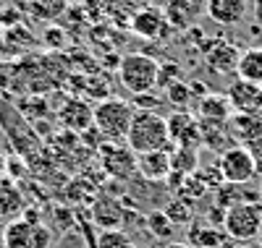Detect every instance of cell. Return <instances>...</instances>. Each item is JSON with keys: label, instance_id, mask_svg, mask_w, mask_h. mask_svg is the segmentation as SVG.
<instances>
[{"label": "cell", "instance_id": "obj_1", "mask_svg": "<svg viewBox=\"0 0 262 248\" xmlns=\"http://www.w3.org/2000/svg\"><path fill=\"white\" fill-rule=\"evenodd\" d=\"M126 144L134 154H144V152H170L173 141L168 133V120L155 110H137L134 120H131Z\"/></svg>", "mask_w": 262, "mask_h": 248}, {"label": "cell", "instance_id": "obj_2", "mask_svg": "<svg viewBox=\"0 0 262 248\" xmlns=\"http://www.w3.org/2000/svg\"><path fill=\"white\" fill-rule=\"evenodd\" d=\"M160 63L147 53H128L118 63V81L131 94H147L158 86Z\"/></svg>", "mask_w": 262, "mask_h": 248}, {"label": "cell", "instance_id": "obj_3", "mask_svg": "<svg viewBox=\"0 0 262 248\" xmlns=\"http://www.w3.org/2000/svg\"><path fill=\"white\" fill-rule=\"evenodd\" d=\"M137 107L118 100V97H105L95 105V128L100 131V136L107 141H121L128 136L131 120H134Z\"/></svg>", "mask_w": 262, "mask_h": 248}, {"label": "cell", "instance_id": "obj_4", "mask_svg": "<svg viewBox=\"0 0 262 248\" xmlns=\"http://www.w3.org/2000/svg\"><path fill=\"white\" fill-rule=\"evenodd\" d=\"M223 230L236 243H249L262 230V204L259 201H238L226 209Z\"/></svg>", "mask_w": 262, "mask_h": 248}, {"label": "cell", "instance_id": "obj_5", "mask_svg": "<svg viewBox=\"0 0 262 248\" xmlns=\"http://www.w3.org/2000/svg\"><path fill=\"white\" fill-rule=\"evenodd\" d=\"M3 245L6 248H50L53 245V230L48 225H39L27 217H16L3 230Z\"/></svg>", "mask_w": 262, "mask_h": 248}, {"label": "cell", "instance_id": "obj_6", "mask_svg": "<svg viewBox=\"0 0 262 248\" xmlns=\"http://www.w3.org/2000/svg\"><path fill=\"white\" fill-rule=\"evenodd\" d=\"M217 167L223 172L226 183H236V186H247L249 180L257 178V167L252 160V152L242 144H236L231 149H226L217 160Z\"/></svg>", "mask_w": 262, "mask_h": 248}, {"label": "cell", "instance_id": "obj_7", "mask_svg": "<svg viewBox=\"0 0 262 248\" xmlns=\"http://www.w3.org/2000/svg\"><path fill=\"white\" fill-rule=\"evenodd\" d=\"M165 120H168V133H170L173 146H189V149H196V146L202 144V128H200V120H196L191 112L179 110V112H173V115H168Z\"/></svg>", "mask_w": 262, "mask_h": 248}, {"label": "cell", "instance_id": "obj_8", "mask_svg": "<svg viewBox=\"0 0 262 248\" xmlns=\"http://www.w3.org/2000/svg\"><path fill=\"white\" fill-rule=\"evenodd\" d=\"M238 60H242V50L236 47L233 42H226V39H215L207 44L205 50V63L207 68L217 76H231L238 71Z\"/></svg>", "mask_w": 262, "mask_h": 248}, {"label": "cell", "instance_id": "obj_9", "mask_svg": "<svg viewBox=\"0 0 262 248\" xmlns=\"http://www.w3.org/2000/svg\"><path fill=\"white\" fill-rule=\"evenodd\" d=\"M100 162L113 178H128L137 170V154L128 149V144L123 149L121 141H107L100 146Z\"/></svg>", "mask_w": 262, "mask_h": 248}, {"label": "cell", "instance_id": "obj_10", "mask_svg": "<svg viewBox=\"0 0 262 248\" xmlns=\"http://www.w3.org/2000/svg\"><path fill=\"white\" fill-rule=\"evenodd\" d=\"M233 112H262V86L252 84V81H244V79H236L228 92H226Z\"/></svg>", "mask_w": 262, "mask_h": 248}, {"label": "cell", "instance_id": "obj_11", "mask_svg": "<svg viewBox=\"0 0 262 248\" xmlns=\"http://www.w3.org/2000/svg\"><path fill=\"white\" fill-rule=\"evenodd\" d=\"M137 172L149 183H165L170 178V152H144L137 154Z\"/></svg>", "mask_w": 262, "mask_h": 248}, {"label": "cell", "instance_id": "obj_12", "mask_svg": "<svg viewBox=\"0 0 262 248\" xmlns=\"http://www.w3.org/2000/svg\"><path fill=\"white\" fill-rule=\"evenodd\" d=\"M170 29L168 18L158 8H142L134 18H131V32L139 39H160Z\"/></svg>", "mask_w": 262, "mask_h": 248}, {"label": "cell", "instance_id": "obj_13", "mask_svg": "<svg viewBox=\"0 0 262 248\" xmlns=\"http://www.w3.org/2000/svg\"><path fill=\"white\" fill-rule=\"evenodd\" d=\"M228 128L233 141L249 146L262 139V115H257V112H233L228 118Z\"/></svg>", "mask_w": 262, "mask_h": 248}, {"label": "cell", "instance_id": "obj_14", "mask_svg": "<svg viewBox=\"0 0 262 248\" xmlns=\"http://www.w3.org/2000/svg\"><path fill=\"white\" fill-rule=\"evenodd\" d=\"M58 118H60V123L66 128H71L76 133H84V131H90L95 126V107L86 105L84 100H69L60 107Z\"/></svg>", "mask_w": 262, "mask_h": 248}, {"label": "cell", "instance_id": "obj_15", "mask_svg": "<svg viewBox=\"0 0 262 248\" xmlns=\"http://www.w3.org/2000/svg\"><path fill=\"white\" fill-rule=\"evenodd\" d=\"M226 230L221 228V225L215 222H200L194 219L189 228H186V243L191 248H217L226 243Z\"/></svg>", "mask_w": 262, "mask_h": 248}, {"label": "cell", "instance_id": "obj_16", "mask_svg": "<svg viewBox=\"0 0 262 248\" xmlns=\"http://www.w3.org/2000/svg\"><path fill=\"white\" fill-rule=\"evenodd\" d=\"M207 16L221 27H236L247 16V0H207Z\"/></svg>", "mask_w": 262, "mask_h": 248}, {"label": "cell", "instance_id": "obj_17", "mask_svg": "<svg viewBox=\"0 0 262 248\" xmlns=\"http://www.w3.org/2000/svg\"><path fill=\"white\" fill-rule=\"evenodd\" d=\"M165 18L170 29H189L194 18L200 16V6L196 0H165Z\"/></svg>", "mask_w": 262, "mask_h": 248}, {"label": "cell", "instance_id": "obj_18", "mask_svg": "<svg viewBox=\"0 0 262 248\" xmlns=\"http://www.w3.org/2000/svg\"><path fill=\"white\" fill-rule=\"evenodd\" d=\"M24 212V196H21L16 180L11 178H0V214L3 219H16Z\"/></svg>", "mask_w": 262, "mask_h": 248}, {"label": "cell", "instance_id": "obj_19", "mask_svg": "<svg viewBox=\"0 0 262 248\" xmlns=\"http://www.w3.org/2000/svg\"><path fill=\"white\" fill-rule=\"evenodd\" d=\"M238 79L252 81L257 86H262V47H249L242 53V60H238Z\"/></svg>", "mask_w": 262, "mask_h": 248}, {"label": "cell", "instance_id": "obj_20", "mask_svg": "<svg viewBox=\"0 0 262 248\" xmlns=\"http://www.w3.org/2000/svg\"><path fill=\"white\" fill-rule=\"evenodd\" d=\"M200 170V152L189 146H173L170 149V172L176 175H194Z\"/></svg>", "mask_w": 262, "mask_h": 248}, {"label": "cell", "instance_id": "obj_21", "mask_svg": "<svg viewBox=\"0 0 262 248\" xmlns=\"http://www.w3.org/2000/svg\"><path fill=\"white\" fill-rule=\"evenodd\" d=\"M231 112H233V107L226 94H205L200 102V115L205 120H228Z\"/></svg>", "mask_w": 262, "mask_h": 248}, {"label": "cell", "instance_id": "obj_22", "mask_svg": "<svg viewBox=\"0 0 262 248\" xmlns=\"http://www.w3.org/2000/svg\"><path fill=\"white\" fill-rule=\"evenodd\" d=\"M29 13L39 21H58L66 8H69V0H27Z\"/></svg>", "mask_w": 262, "mask_h": 248}, {"label": "cell", "instance_id": "obj_23", "mask_svg": "<svg viewBox=\"0 0 262 248\" xmlns=\"http://www.w3.org/2000/svg\"><path fill=\"white\" fill-rule=\"evenodd\" d=\"M165 214H168V219L176 225V228H189V225L194 222V209H191V201H186V199H181V196H173L168 204H165V209H163Z\"/></svg>", "mask_w": 262, "mask_h": 248}, {"label": "cell", "instance_id": "obj_24", "mask_svg": "<svg viewBox=\"0 0 262 248\" xmlns=\"http://www.w3.org/2000/svg\"><path fill=\"white\" fill-rule=\"evenodd\" d=\"M95 219L100 222L97 228H116V225H121L123 222V209H121V204H116L113 199H102V201H97V207H95Z\"/></svg>", "mask_w": 262, "mask_h": 248}, {"label": "cell", "instance_id": "obj_25", "mask_svg": "<svg viewBox=\"0 0 262 248\" xmlns=\"http://www.w3.org/2000/svg\"><path fill=\"white\" fill-rule=\"evenodd\" d=\"M144 228H147L149 235H155L158 240H168L173 235V230H176V225L168 219V214L163 209H155V212H149L144 217Z\"/></svg>", "mask_w": 262, "mask_h": 248}, {"label": "cell", "instance_id": "obj_26", "mask_svg": "<svg viewBox=\"0 0 262 248\" xmlns=\"http://www.w3.org/2000/svg\"><path fill=\"white\" fill-rule=\"evenodd\" d=\"M92 248H137V245L128 238V233H123L121 228H105L97 233Z\"/></svg>", "mask_w": 262, "mask_h": 248}, {"label": "cell", "instance_id": "obj_27", "mask_svg": "<svg viewBox=\"0 0 262 248\" xmlns=\"http://www.w3.org/2000/svg\"><path fill=\"white\" fill-rule=\"evenodd\" d=\"M165 97H168V102H173V105H189V100H194V92H191V86L189 84H184V79L181 81H176V84H170L168 89H165Z\"/></svg>", "mask_w": 262, "mask_h": 248}, {"label": "cell", "instance_id": "obj_28", "mask_svg": "<svg viewBox=\"0 0 262 248\" xmlns=\"http://www.w3.org/2000/svg\"><path fill=\"white\" fill-rule=\"evenodd\" d=\"M181 81V68L176 63H170V65H160V79H158V86H170V84H176Z\"/></svg>", "mask_w": 262, "mask_h": 248}, {"label": "cell", "instance_id": "obj_29", "mask_svg": "<svg viewBox=\"0 0 262 248\" xmlns=\"http://www.w3.org/2000/svg\"><path fill=\"white\" fill-rule=\"evenodd\" d=\"M6 172H8V178L13 180H18V178H24L27 175V165H24V160H18V157H11V160H6Z\"/></svg>", "mask_w": 262, "mask_h": 248}, {"label": "cell", "instance_id": "obj_30", "mask_svg": "<svg viewBox=\"0 0 262 248\" xmlns=\"http://www.w3.org/2000/svg\"><path fill=\"white\" fill-rule=\"evenodd\" d=\"M247 149L252 152V160H254V167H257V178L262 180V139L254 141V144H249Z\"/></svg>", "mask_w": 262, "mask_h": 248}, {"label": "cell", "instance_id": "obj_31", "mask_svg": "<svg viewBox=\"0 0 262 248\" xmlns=\"http://www.w3.org/2000/svg\"><path fill=\"white\" fill-rule=\"evenodd\" d=\"M48 42L50 44H63V32L60 29H48Z\"/></svg>", "mask_w": 262, "mask_h": 248}, {"label": "cell", "instance_id": "obj_32", "mask_svg": "<svg viewBox=\"0 0 262 248\" xmlns=\"http://www.w3.org/2000/svg\"><path fill=\"white\" fill-rule=\"evenodd\" d=\"M165 248H191V245L189 243H168Z\"/></svg>", "mask_w": 262, "mask_h": 248}, {"label": "cell", "instance_id": "obj_33", "mask_svg": "<svg viewBox=\"0 0 262 248\" xmlns=\"http://www.w3.org/2000/svg\"><path fill=\"white\" fill-rule=\"evenodd\" d=\"M231 248H254V245H247V243H236V245H231Z\"/></svg>", "mask_w": 262, "mask_h": 248}, {"label": "cell", "instance_id": "obj_34", "mask_svg": "<svg viewBox=\"0 0 262 248\" xmlns=\"http://www.w3.org/2000/svg\"><path fill=\"white\" fill-rule=\"evenodd\" d=\"M257 199H259V204H262V183H259V188H257Z\"/></svg>", "mask_w": 262, "mask_h": 248}, {"label": "cell", "instance_id": "obj_35", "mask_svg": "<svg viewBox=\"0 0 262 248\" xmlns=\"http://www.w3.org/2000/svg\"><path fill=\"white\" fill-rule=\"evenodd\" d=\"M257 243H259V248H262V230H259V235H257Z\"/></svg>", "mask_w": 262, "mask_h": 248}, {"label": "cell", "instance_id": "obj_36", "mask_svg": "<svg viewBox=\"0 0 262 248\" xmlns=\"http://www.w3.org/2000/svg\"><path fill=\"white\" fill-rule=\"evenodd\" d=\"M0 225H3V214H0Z\"/></svg>", "mask_w": 262, "mask_h": 248}]
</instances>
